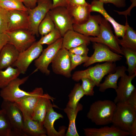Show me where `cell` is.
Here are the masks:
<instances>
[{"label": "cell", "mask_w": 136, "mask_h": 136, "mask_svg": "<svg viewBox=\"0 0 136 136\" xmlns=\"http://www.w3.org/2000/svg\"><path fill=\"white\" fill-rule=\"evenodd\" d=\"M51 63L52 70L55 74L67 78L72 77L70 53L68 50L62 48Z\"/></svg>", "instance_id": "obj_14"}, {"label": "cell", "mask_w": 136, "mask_h": 136, "mask_svg": "<svg viewBox=\"0 0 136 136\" xmlns=\"http://www.w3.org/2000/svg\"><path fill=\"white\" fill-rule=\"evenodd\" d=\"M82 104L78 103L76 108L73 109L66 106L64 110L69 120V124L68 129L65 135L66 136H79L76 129L75 120L78 112L83 109Z\"/></svg>", "instance_id": "obj_27"}, {"label": "cell", "mask_w": 136, "mask_h": 136, "mask_svg": "<svg viewBox=\"0 0 136 136\" xmlns=\"http://www.w3.org/2000/svg\"><path fill=\"white\" fill-rule=\"evenodd\" d=\"M104 3L99 0H93L90 4L91 12H96L101 14L106 20L110 23L113 27L115 36L123 38L126 28L125 25L121 24L116 22L108 13L104 6Z\"/></svg>", "instance_id": "obj_17"}, {"label": "cell", "mask_w": 136, "mask_h": 136, "mask_svg": "<svg viewBox=\"0 0 136 136\" xmlns=\"http://www.w3.org/2000/svg\"><path fill=\"white\" fill-rule=\"evenodd\" d=\"M126 28L123 37L121 39L117 37V40L122 47L131 48L136 50V32L129 25L126 18Z\"/></svg>", "instance_id": "obj_28"}, {"label": "cell", "mask_w": 136, "mask_h": 136, "mask_svg": "<svg viewBox=\"0 0 136 136\" xmlns=\"http://www.w3.org/2000/svg\"><path fill=\"white\" fill-rule=\"evenodd\" d=\"M116 106L110 100L96 101L90 105L87 116L97 125L108 124L112 123Z\"/></svg>", "instance_id": "obj_1"}, {"label": "cell", "mask_w": 136, "mask_h": 136, "mask_svg": "<svg viewBox=\"0 0 136 136\" xmlns=\"http://www.w3.org/2000/svg\"></svg>", "instance_id": "obj_48"}, {"label": "cell", "mask_w": 136, "mask_h": 136, "mask_svg": "<svg viewBox=\"0 0 136 136\" xmlns=\"http://www.w3.org/2000/svg\"><path fill=\"white\" fill-rule=\"evenodd\" d=\"M116 67L114 62L98 64L86 69L75 71L72 75V78L77 82L84 78H88L94 81L96 86L98 87L103 78L108 74L114 73Z\"/></svg>", "instance_id": "obj_2"}, {"label": "cell", "mask_w": 136, "mask_h": 136, "mask_svg": "<svg viewBox=\"0 0 136 136\" xmlns=\"http://www.w3.org/2000/svg\"><path fill=\"white\" fill-rule=\"evenodd\" d=\"M21 73L18 69L9 66L4 70L0 69V89L3 88L18 78Z\"/></svg>", "instance_id": "obj_29"}, {"label": "cell", "mask_w": 136, "mask_h": 136, "mask_svg": "<svg viewBox=\"0 0 136 136\" xmlns=\"http://www.w3.org/2000/svg\"><path fill=\"white\" fill-rule=\"evenodd\" d=\"M70 4L77 5H83L88 4L85 0H70Z\"/></svg>", "instance_id": "obj_47"}, {"label": "cell", "mask_w": 136, "mask_h": 136, "mask_svg": "<svg viewBox=\"0 0 136 136\" xmlns=\"http://www.w3.org/2000/svg\"><path fill=\"white\" fill-rule=\"evenodd\" d=\"M54 107L51 103L49 105L43 126L46 130L47 135L48 136H64L65 133L64 128L61 129L58 131H56L54 128V123L55 121L63 117L61 114L54 111L53 108Z\"/></svg>", "instance_id": "obj_19"}, {"label": "cell", "mask_w": 136, "mask_h": 136, "mask_svg": "<svg viewBox=\"0 0 136 136\" xmlns=\"http://www.w3.org/2000/svg\"><path fill=\"white\" fill-rule=\"evenodd\" d=\"M54 99L48 94H44L41 97L34 110L32 118L43 125L51 100Z\"/></svg>", "instance_id": "obj_26"}, {"label": "cell", "mask_w": 136, "mask_h": 136, "mask_svg": "<svg viewBox=\"0 0 136 136\" xmlns=\"http://www.w3.org/2000/svg\"><path fill=\"white\" fill-rule=\"evenodd\" d=\"M121 49L126 59L128 75L131 76L136 73V50L122 47Z\"/></svg>", "instance_id": "obj_30"}, {"label": "cell", "mask_w": 136, "mask_h": 136, "mask_svg": "<svg viewBox=\"0 0 136 136\" xmlns=\"http://www.w3.org/2000/svg\"><path fill=\"white\" fill-rule=\"evenodd\" d=\"M84 95L81 84L79 83L75 84L69 95V100L66 106L75 109L80 99Z\"/></svg>", "instance_id": "obj_31"}, {"label": "cell", "mask_w": 136, "mask_h": 136, "mask_svg": "<svg viewBox=\"0 0 136 136\" xmlns=\"http://www.w3.org/2000/svg\"><path fill=\"white\" fill-rule=\"evenodd\" d=\"M44 94L42 88H36L31 91L30 94L18 99L14 103L23 115H26L32 118L35 109Z\"/></svg>", "instance_id": "obj_13"}, {"label": "cell", "mask_w": 136, "mask_h": 136, "mask_svg": "<svg viewBox=\"0 0 136 136\" xmlns=\"http://www.w3.org/2000/svg\"><path fill=\"white\" fill-rule=\"evenodd\" d=\"M136 110V89H135L126 101Z\"/></svg>", "instance_id": "obj_42"}, {"label": "cell", "mask_w": 136, "mask_h": 136, "mask_svg": "<svg viewBox=\"0 0 136 136\" xmlns=\"http://www.w3.org/2000/svg\"><path fill=\"white\" fill-rule=\"evenodd\" d=\"M128 132L130 135L136 136V118L134 119L131 125Z\"/></svg>", "instance_id": "obj_46"}, {"label": "cell", "mask_w": 136, "mask_h": 136, "mask_svg": "<svg viewBox=\"0 0 136 136\" xmlns=\"http://www.w3.org/2000/svg\"><path fill=\"white\" fill-rule=\"evenodd\" d=\"M43 50L42 45L36 42L27 49L20 53L17 60L12 66L17 68L21 74H25L30 65L39 56Z\"/></svg>", "instance_id": "obj_10"}, {"label": "cell", "mask_w": 136, "mask_h": 136, "mask_svg": "<svg viewBox=\"0 0 136 136\" xmlns=\"http://www.w3.org/2000/svg\"><path fill=\"white\" fill-rule=\"evenodd\" d=\"M20 52L12 45L9 43L0 51V69L12 66L17 60Z\"/></svg>", "instance_id": "obj_22"}, {"label": "cell", "mask_w": 136, "mask_h": 136, "mask_svg": "<svg viewBox=\"0 0 136 136\" xmlns=\"http://www.w3.org/2000/svg\"><path fill=\"white\" fill-rule=\"evenodd\" d=\"M99 20V33L97 36L89 37L90 41L103 44L114 52L123 55L121 47L117 41V37L113 34L108 22L100 15Z\"/></svg>", "instance_id": "obj_4"}, {"label": "cell", "mask_w": 136, "mask_h": 136, "mask_svg": "<svg viewBox=\"0 0 136 136\" xmlns=\"http://www.w3.org/2000/svg\"><path fill=\"white\" fill-rule=\"evenodd\" d=\"M9 12V20L7 31L28 29L29 20L28 10H13Z\"/></svg>", "instance_id": "obj_16"}, {"label": "cell", "mask_w": 136, "mask_h": 136, "mask_svg": "<svg viewBox=\"0 0 136 136\" xmlns=\"http://www.w3.org/2000/svg\"><path fill=\"white\" fill-rule=\"evenodd\" d=\"M99 16V15H91L88 19L85 22L80 24H74L73 30L86 36H97L100 30Z\"/></svg>", "instance_id": "obj_18"}, {"label": "cell", "mask_w": 136, "mask_h": 136, "mask_svg": "<svg viewBox=\"0 0 136 136\" xmlns=\"http://www.w3.org/2000/svg\"><path fill=\"white\" fill-rule=\"evenodd\" d=\"M104 3H110L117 7L123 8L126 5L125 0H99Z\"/></svg>", "instance_id": "obj_40"}, {"label": "cell", "mask_w": 136, "mask_h": 136, "mask_svg": "<svg viewBox=\"0 0 136 136\" xmlns=\"http://www.w3.org/2000/svg\"><path fill=\"white\" fill-rule=\"evenodd\" d=\"M1 107L7 116L16 136H26L23 131L22 114L15 103L3 100Z\"/></svg>", "instance_id": "obj_8"}, {"label": "cell", "mask_w": 136, "mask_h": 136, "mask_svg": "<svg viewBox=\"0 0 136 136\" xmlns=\"http://www.w3.org/2000/svg\"><path fill=\"white\" fill-rule=\"evenodd\" d=\"M87 45L83 44L69 49L70 53L84 56H87L89 49Z\"/></svg>", "instance_id": "obj_39"}, {"label": "cell", "mask_w": 136, "mask_h": 136, "mask_svg": "<svg viewBox=\"0 0 136 136\" xmlns=\"http://www.w3.org/2000/svg\"><path fill=\"white\" fill-rule=\"evenodd\" d=\"M9 40V37L6 32L0 33V51Z\"/></svg>", "instance_id": "obj_43"}, {"label": "cell", "mask_w": 136, "mask_h": 136, "mask_svg": "<svg viewBox=\"0 0 136 136\" xmlns=\"http://www.w3.org/2000/svg\"><path fill=\"white\" fill-rule=\"evenodd\" d=\"M81 80L82 81L81 85L84 95L93 96L94 93V88L96 86L94 82L87 78H82Z\"/></svg>", "instance_id": "obj_36"}, {"label": "cell", "mask_w": 136, "mask_h": 136, "mask_svg": "<svg viewBox=\"0 0 136 136\" xmlns=\"http://www.w3.org/2000/svg\"><path fill=\"white\" fill-rule=\"evenodd\" d=\"M52 7V0H37L35 7L28 9L29 20L28 30L33 35L38 36L39 25Z\"/></svg>", "instance_id": "obj_5"}, {"label": "cell", "mask_w": 136, "mask_h": 136, "mask_svg": "<svg viewBox=\"0 0 136 136\" xmlns=\"http://www.w3.org/2000/svg\"><path fill=\"white\" fill-rule=\"evenodd\" d=\"M136 76V73L129 76L126 73L120 78L115 90L116 96L114 101L115 103L126 102L132 92L136 89L132 84V80Z\"/></svg>", "instance_id": "obj_15"}, {"label": "cell", "mask_w": 136, "mask_h": 136, "mask_svg": "<svg viewBox=\"0 0 136 136\" xmlns=\"http://www.w3.org/2000/svg\"><path fill=\"white\" fill-rule=\"evenodd\" d=\"M52 0V8L57 7H62L67 8L70 3V0Z\"/></svg>", "instance_id": "obj_41"}, {"label": "cell", "mask_w": 136, "mask_h": 136, "mask_svg": "<svg viewBox=\"0 0 136 136\" xmlns=\"http://www.w3.org/2000/svg\"><path fill=\"white\" fill-rule=\"evenodd\" d=\"M0 6L8 11H27V8L20 0H1Z\"/></svg>", "instance_id": "obj_34"}, {"label": "cell", "mask_w": 136, "mask_h": 136, "mask_svg": "<svg viewBox=\"0 0 136 136\" xmlns=\"http://www.w3.org/2000/svg\"><path fill=\"white\" fill-rule=\"evenodd\" d=\"M16 136L4 111L0 110V136Z\"/></svg>", "instance_id": "obj_32"}, {"label": "cell", "mask_w": 136, "mask_h": 136, "mask_svg": "<svg viewBox=\"0 0 136 136\" xmlns=\"http://www.w3.org/2000/svg\"><path fill=\"white\" fill-rule=\"evenodd\" d=\"M62 37L43 50L39 56L34 61L35 65L36 68L35 71L39 70L47 75L50 74V71L48 69L49 65L51 63L58 51L62 48Z\"/></svg>", "instance_id": "obj_7"}, {"label": "cell", "mask_w": 136, "mask_h": 136, "mask_svg": "<svg viewBox=\"0 0 136 136\" xmlns=\"http://www.w3.org/2000/svg\"><path fill=\"white\" fill-rule=\"evenodd\" d=\"M62 37L58 30L55 28L53 30L47 34L42 36L37 43L42 45L51 44Z\"/></svg>", "instance_id": "obj_35"}, {"label": "cell", "mask_w": 136, "mask_h": 136, "mask_svg": "<svg viewBox=\"0 0 136 136\" xmlns=\"http://www.w3.org/2000/svg\"><path fill=\"white\" fill-rule=\"evenodd\" d=\"M23 131L26 136H46L47 132L43 125L28 116L23 115Z\"/></svg>", "instance_id": "obj_24"}, {"label": "cell", "mask_w": 136, "mask_h": 136, "mask_svg": "<svg viewBox=\"0 0 136 136\" xmlns=\"http://www.w3.org/2000/svg\"><path fill=\"white\" fill-rule=\"evenodd\" d=\"M9 12L0 6V33L7 31Z\"/></svg>", "instance_id": "obj_37"}, {"label": "cell", "mask_w": 136, "mask_h": 136, "mask_svg": "<svg viewBox=\"0 0 136 136\" xmlns=\"http://www.w3.org/2000/svg\"><path fill=\"white\" fill-rule=\"evenodd\" d=\"M84 133L86 136H127L129 132L122 130L113 125L110 126H105L100 128H83Z\"/></svg>", "instance_id": "obj_23"}, {"label": "cell", "mask_w": 136, "mask_h": 136, "mask_svg": "<svg viewBox=\"0 0 136 136\" xmlns=\"http://www.w3.org/2000/svg\"><path fill=\"white\" fill-rule=\"evenodd\" d=\"M8 36V43L13 45L20 53L26 50L36 42L35 35L28 30L20 29L5 32Z\"/></svg>", "instance_id": "obj_11"}, {"label": "cell", "mask_w": 136, "mask_h": 136, "mask_svg": "<svg viewBox=\"0 0 136 136\" xmlns=\"http://www.w3.org/2000/svg\"><path fill=\"white\" fill-rule=\"evenodd\" d=\"M94 50L93 54L84 63L83 66L87 67L94 63L103 62H115L121 60L122 56L112 51L103 44L93 42Z\"/></svg>", "instance_id": "obj_6"}, {"label": "cell", "mask_w": 136, "mask_h": 136, "mask_svg": "<svg viewBox=\"0 0 136 136\" xmlns=\"http://www.w3.org/2000/svg\"><path fill=\"white\" fill-rule=\"evenodd\" d=\"M28 9H32L37 5V0H20Z\"/></svg>", "instance_id": "obj_45"}, {"label": "cell", "mask_w": 136, "mask_h": 136, "mask_svg": "<svg viewBox=\"0 0 136 136\" xmlns=\"http://www.w3.org/2000/svg\"><path fill=\"white\" fill-rule=\"evenodd\" d=\"M62 38V48L68 50L82 44L88 45L90 42L89 37L84 35L73 29L67 31Z\"/></svg>", "instance_id": "obj_20"}, {"label": "cell", "mask_w": 136, "mask_h": 136, "mask_svg": "<svg viewBox=\"0 0 136 136\" xmlns=\"http://www.w3.org/2000/svg\"><path fill=\"white\" fill-rule=\"evenodd\" d=\"M49 13L62 37L67 31L73 30L72 18L66 8L57 7L51 9Z\"/></svg>", "instance_id": "obj_9"}, {"label": "cell", "mask_w": 136, "mask_h": 136, "mask_svg": "<svg viewBox=\"0 0 136 136\" xmlns=\"http://www.w3.org/2000/svg\"><path fill=\"white\" fill-rule=\"evenodd\" d=\"M28 76L21 79L17 78L7 86L1 89L0 96L3 100L14 102L18 99L31 94V92H27L20 88L28 80Z\"/></svg>", "instance_id": "obj_12"}, {"label": "cell", "mask_w": 136, "mask_h": 136, "mask_svg": "<svg viewBox=\"0 0 136 136\" xmlns=\"http://www.w3.org/2000/svg\"><path fill=\"white\" fill-rule=\"evenodd\" d=\"M132 3L130 6L125 11H119L115 10L119 14L124 15L126 18H127V15H130V12L131 9L134 7L136 6V0H131Z\"/></svg>", "instance_id": "obj_44"}, {"label": "cell", "mask_w": 136, "mask_h": 136, "mask_svg": "<svg viewBox=\"0 0 136 136\" xmlns=\"http://www.w3.org/2000/svg\"><path fill=\"white\" fill-rule=\"evenodd\" d=\"M70 53L72 71L77 66L85 62L89 58L88 56H84Z\"/></svg>", "instance_id": "obj_38"}, {"label": "cell", "mask_w": 136, "mask_h": 136, "mask_svg": "<svg viewBox=\"0 0 136 136\" xmlns=\"http://www.w3.org/2000/svg\"><path fill=\"white\" fill-rule=\"evenodd\" d=\"M55 28L54 24L48 12L39 24L38 32L39 34L42 36L47 34Z\"/></svg>", "instance_id": "obj_33"}, {"label": "cell", "mask_w": 136, "mask_h": 136, "mask_svg": "<svg viewBox=\"0 0 136 136\" xmlns=\"http://www.w3.org/2000/svg\"><path fill=\"white\" fill-rule=\"evenodd\" d=\"M136 118V110L126 102L116 104L112 123L121 130L127 131Z\"/></svg>", "instance_id": "obj_3"}, {"label": "cell", "mask_w": 136, "mask_h": 136, "mask_svg": "<svg viewBox=\"0 0 136 136\" xmlns=\"http://www.w3.org/2000/svg\"><path fill=\"white\" fill-rule=\"evenodd\" d=\"M127 70L126 67L123 65L116 67L115 71L108 74L104 82L99 84L98 87L99 91L104 92L109 88L116 90L117 87V82L118 79L126 73Z\"/></svg>", "instance_id": "obj_25"}, {"label": "cell", "mask_w": 136, "mask_h": 136, "mask_svg": "<svg viewBox=\"0 0 136 136\" xmlns=\"http://www.w3.org/2000/svg\"><path fill=\"white\" fill-rule=\"evenodd\" d=\"M66 8L72 18L74 24H80L85 22L91 15L90 4L89 3L83 5L70 4Z\"/></svg>", "instance_id": "obj_21"}]
</instances>
